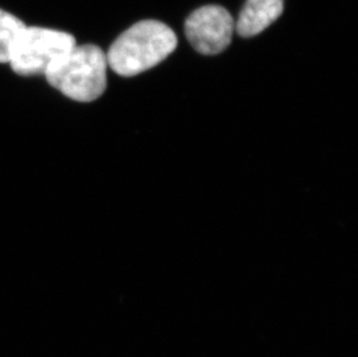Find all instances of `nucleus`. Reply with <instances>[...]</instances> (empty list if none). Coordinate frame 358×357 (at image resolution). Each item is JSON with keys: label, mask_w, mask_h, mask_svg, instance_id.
<instances>
[{"label": "nucleus", "mask_w": 358, "mask_h": 357, "mask_svg": "<svg viewBox=\"0 0 358 357\" xmlns=\"http://www.w3.org/2000/svg\"><path fill=\"white\" fill-rule=\"evenodd\" d=\"M178 46L176 33L157 20H143L122 33L109 48V68L122 77L148 71L169 57Z\"/></svg>", "instance_id": "nucleus-1"}, {"label": "nucleus", "mask_w": 358, "mask_h": 357, "mask_svg": "<svg viewBox=\"0 0 358 357\" xmlns=\"http://www.w3.org/2000/svg\"><path fill=\"white\" fill-rule=\"evenodd\" d=\"M107 56L94 44L76 46L48 69V83L65 97L79 102H94L107 88Z\"/></svg>", "instance_id": "nucleus-2"}, {"label": "nucleus", "mask_w": 358, "mask_h": 357, "mask_svg": "<svg viewBox=\"0 0 358 357\" xmlns=\"http://www.w3.org/2000/svg\"><path fill=\"white\" fill-rule=\"evenodd\" d=\"M76 46L75 37L65 31L26 26L15 40L8 63L19 76H44L55 62Z\"/></svg>", "instance_id": "nucleus-3"}, {"label": "nucleus", "mask_w": 358, "mask_h": 357, "mask_svg": "<svg viewBox=\"0 0 358 357\" xmlns=\"http://www.w3.org/2000/svg\"><path fill=\"white\" fill-rule=\"evenodd\" d=\"M230 12L218 5H206L190 14L185 24L190 44L202 55H217L230 46L234 31Z\"/></svg>", "instance_id": "nucleus-4"}, {"label": "nucleus", "mask_w": 358, "mask_h": 357, "mask_svg": "<svg viewBox=\"0 0 358 357\" xmlns=\"http://www.w3.org/2000/svg\"><path fill=\"white\" fill-rule=\"evenodd\" d=\"M284 0H247L238 19V34L252 37L260 34L283 13Z\"/></svg>", "instance_id": "nucleus-5"}, {"label": "nucleus", "mask_w": 358, "mask_h": 357, "mask_svg": "<svg viewBox=\"0 0 358 357\" xmlns=\"http://www.w3.org/2000/svg\"><path fill=\"white\" fill-rule=\"evenodd\" d=\"M24 27L20 19L0 10V63H8L12 48Z\"/></svg>", "instance_id": "nucleus-6"}]
</instances>
